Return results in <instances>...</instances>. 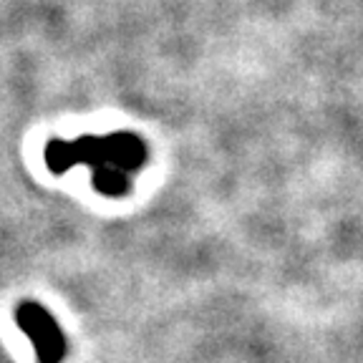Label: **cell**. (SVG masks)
Wrapping results in <instances>:
<instances>
[{
    "mask_svg": "<svg viewBox=\"0 0 363 363\" xmlns=\"http://www.w3.org/2000/svg\"><path fill=\"white\" fill-rule=\"evenodd\" d=\"M94 187L106 197H121L129 192V172L116 164H101L94 169Z\"/></svg>",
    "mask_w": 363,
    "mask_h": 363,
    "instance_id": "4",
    "label": "cell"
},
{
    "mask_svg": "<svg viewBox=\"0 0 363 363\" xmlns=\"http://www.w3.org/2000/svg\"><path fill=\"white\" fill-rule=\"evenodd\" d=\"M108 147V164L121 167L124 172H136L147 164V144L131 131H119V134L106 136Z\"/></svg>",
    "mask_w": 363,
    "mask_h": 363,
    "instance_id": "3",
    "label": "cell"
},
{
    "mask_svg": "<svg viewBox=\"0 0 363 363\" xmlns=\"http://www.w3.org/2000/svg\"><path fill=\"white\" fill-rule=\"evenodd\" d=\"M16 323L30 338L38 363H63L68 353V338L48 308L35 301H23L16 308Z\"/></svg>",
    "mask_w": 363,
    "mask_h": 363,
    "instance_id": "1",
    "label": "cell"
},
{
    "mask_svg": "<svg viewBox=\"0 0 363 363\" xmlns=\"http://www.w3.org/2000/svg\"><path fill=\"white\" fill-rule=\"evenodd\" d=\"M89 164L101 167L108 164V147L106 136H79V139H51L45 147V167L53 174H66L71 167Z\"/></svg>",
    "mask_w": 363,
    "mask_h": 363,
    "instance_id": "2",
    "label": "cell"
}]
</instances>
